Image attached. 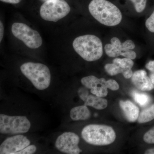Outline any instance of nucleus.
I'll return each mask as SVG.
<instances>
[{"instance_id":"6e6552de","label":"nucleus","mask_w":154,"mask_h":154,"mask_svg":"<svg viewBox=\"0 0 154 154\" xmlns=\"http://www.w3.org/2000/svg\"><path fill=\"white\" fill-rule=\"evenodd\" d=\"M110 42L111 44H106L105 46V51L108 56L114 57L122 56L131 60L136 57V53L132 51L135 45L132 40L128 39L122 43L119 38L115 37L111 38Z\"/></svg>"},{"instance_id":"dca6fc26","label":"nucleus","mask_w":154,"mask_h":154,"mask_svg":"<svg viewBox=\"0 0 154 154\" xmlns=\"http://www.w3.org/2000/svg\"><path fill=\"white\" fill-rule=\"evenodd\" d=\"M85 105L94 107L97 110H102L106 108L108 102L106 99L102 97L89 95L85 102Z\"/></svg>"},{"instance_id":"9d476101","label":"nucleus","mask_w":154,"mask_h":154,"mask_svg":"<svg viewBox=\"0 0 154 154\" xmlns=\"http://www.w3.org/2000/svg\"><path fill=\"white\" fill-rule=\"evenodd\" d=\"M134 63L132 60L125 57L124 58H116L113 60V63L105 65L104 68L108 75L111 76L121 73L126 79L131 78L133 72L131 68Z\"/></svg>"},{"instance_id":"39448f33","label":"nucleus","mask_w":154,"mask_h":154,"mask_svg":"<svg viewBox=\"0 0 154 154\" xmlns=\"http://www.w3.org/2000/svg\"><path fill=\"white\" fill-rule=\"evenodd\" d=\"M70 11V7L65 0H48L42 5L39 14L45 21L56 22L67 16Z\"/></svg>"},{"instance_id":"b1692460","label":"nucleus","mask_w":154,"mask_h":154,"mask_svg":"<svg viewBox=\"0 0 154 154\" xmlns=\"http://www.w3.org/2000/svg\"><path fill=\"white\" fill-rule=\"evenodd\" d=\"M146 68L150 72L149 78L154 85V60L150 61L146 65Z\"/></svg>"},{"instance_id":"0eeeda50","label":"nucleus","mask_w":154,"mask_h":154,"mask_svg":"<svg viewBox=\"0 0 154 154\" xmlns=\"http://www.w3.org/2000/svg\"><path fill=\"white\" fill-rule=\"evenodd\" d=\"M11 30L15 37L29 48L36 49L42 44V38L38 31L24 23L15 22L12 25Z\"/></svg>"},{"instance_id":"f257e3e1","label":"nucleus","mask_w":154,"mask_h":154,"mask_svg":"<svg viewBox=\"0 0 154 154\" xmlns=\"http://www.w3.org/2000/svg\"><path fill=\"white\" fill-rule=\"evenodd\" d=\"M88 9L94 18L106 26H116L122 19V15L119 9L107 0H92Z\"/></svg>"},{"instance_id":"c85d7f7f","label":"nucleus","mask_w":154,"mask_h":154,"mask_svg":"<svg viewBox=\"0 0 154 154\" xmlns=\"http://www.w3.org/2000/svg\"><path fill=\"white\" fill-rule=\"evenodd\" d=\"M41 1H43V2H45L46 1H48V0H41Z\"/></svg>"},{"instance_id":"cd10ccee","label":"nucleus","mask_w":154,"mask_h":154,"mask_svg":"<svg viewBox=\"0 0 154 154\" xmlns=\"http://www.w3.org/2000/svg\"><path fill=\"white\" fill-rule=\"evenodd\" d=\"M146 154H154V148L149 149L145 152Z\"/></svg>"},{"instance_id":"393cba45","label":"nucleus","mask_w":154,"mask_h":154,"mask_svg":"<svg viewBox=\"0 0 154 154\" xmlns=\"http://www.w3.org/2000/svg\"><path fill=\"white\" fill-rule=\"evenodd\" d=\"M78 94L80 98L83 101L85 102L87 99L88 96H89V93L88 90H87V88H79L78 90Z\"/></svg>"},{"instance_id":"1a4fd4ad","label":"nucleus","mask_w":154,"mask_h":154,"mask_svg":"<svg viewBox=\"0 0 154 154\" xmlns=\"http://www.w3.org/2000/svg\"><path fill=\"white\" fill-rule=\"evenodd\" d=\"M80 138L75 133L66 132L57 139L55 147L59 151L68 154H79L82 152L79 147Z\"/></svg>"},{"instance_id":"a211bd4d","label":"nucleus","mask_w":154,"mask_h":154,"mask_svg":"<svg viewBox=\"0 0 154 154\" xmlns=\"http://www.w3.org/2000/svg\"><path fill=\"white\" fill-rule=\"evenodd\" d=\"M132 96L134 101L142 107L146 106L150 102V98L147 94L134 91Z\"/></svg>"},{"instance_id":"f03ea898","label":"nucleus","mask_w":154,"mask_h":154,"mask_svg":"<svg viewBox=\"0 0 154 154\" xmlns=\"http://www.w3.org/2000/svg\"><path fill=\"white\" fill-rule=\"evenodd\" d=\"M72 46L75 52L87 61L98 60L103 55L102 41L95 35L78 36L73 42Z\"/></svg>"},{"instance_id":"aec40b11","label":"nucleus","mask_w":154,"mask_h":154,"mask_svg":"<svg viewBox=\"0 0 154 154\" xmlns=\"http://www.w3.org/2000/svg\"><path fill=\"white\" fill-rule=\"evenodd\" d=\"M143 140L146 143L154 144V127L146 133L143 136Z\"/></svg>"},{"instance_id":"f8f14e48","label":"nucleus","mask_w":154,"mask_h":154,"mask_svg":"<svg viewBox=\"0 0 154 154\" xmlns=\"http://www.w3.org/2000/svg\"><path fill=\"white\" fill-rule=\"evenodd\" d=\"M106 82L104 78L98 79L93 75L84 77L81 79L82 84L88 89H91L92 94L101 97H105L108 94Z\"/></svg>"},{"instance_id":"ddd939ff","label":"nucleus","mask_w":154,"mask_h":154,"mask_svg":"<svg viewBox=\"0 0 154 154\" xmlns=\"http://www.w3.org/2000/svg\"><path fill=\"white\" fill-rule=\"evenodd\" d=\"M131 82L138 90L143 91H150L154 89V85L144 70H139L133 73Z\"/></svg>"},{"instance_id":"412c9836","label":"nucleus","mask_w":154,"mask_h":154,"mask_svg":"<svg viewBox=\"0 0 154 154\" xmlns=\"http://www.w3.org/2000/svg\"><path fill=\"white\" fill-rule=\"evenodd\" d=\"M146 27L152 33H154V11L150 17L146 20Z\"/></svg>"},{"instance_id":"a878e982","label":"nucleus","mask_w":154,"mask_h":154,"mask_svg":"<svg viewBox=\"0 0 154 154\" xmlns=\"http://www.w3.org/2000/svg\"><path fill=\"white\" fill-rule=\"evenodd\" d=\"M4 35V26L3 22H0V42H2Z\"/></svg>"},{"instance_id":"4468645a","label":"nucleus","mask_w":154,"mask_h":154,"mask_svg":"<svg viewBox=\"0 0 154 154\" xmlns=\"http://www.w3.org/2000/svg\"><path fill=\"white\" fill-rule=\"evenodd\" d=\"M119 106L123 111L127 120L129 122L136 121L139 116V109L129 100L119 102Z\"/></svg>"},{"instance_id":"f3484780","label":"nucleus","mask_w":154,"mask_h":154,"mask_svg":"<svg viewBox=\"0 0 154 154\" xmlns=\"http://www.w3.org/2000/svg\"><path fill=\"white\" fill-rule=\"evenodd\" d=\"M154 119V104L142 111L139 114L137 121L139 123H144Z\"/></svg>"},{"instance_id":"4be33fe9","label":"nucleus","mask_w":154,"mask_h":154,"mask_svg":"<svg viewBox=\"0 0 154 154\" xmlns=\"http://www.w3.org/2000/svg\"><path fill=\"white\" fill-rule=\"evenodd\" d=\"M37 150L36 147L34 145H29L25 149L18 152L16 154H32L36 152Z\"/></svg>"},{"instance_id":"5701e85b","label":"nucleus","mask_w":154,"mask_h":154,"mask_svg":"<svg viewBox=\"0 0 154 154\" xmlns=\"http://www.w3.org/2000/svg\"><path fill=\"white\" fill-rule=\"evenodd\" d=\"M106 87L107 88L113 91H116L119 89V85L118 83L113 79H110L106 81Z\"/></svg>"},{"instance_id":"6ab92c4d","label":"nucleus","mask_w":154,"mask_h":154,"mask_svg":"<svg viewBox=\"0 0 154 154\" xmlns=\"http://www.w3.org/2000/svg\"><path fill=\"white\" fill-rule=\"evenodd\" d=\"M131 1L137 13H141L145 9L147 0H130Z\"/></svg>"},{"instance_id":"2eb2a0df","label":"nucleus","mask_w":154,"mask_h":154,"mask_svg":"<svg viewBox=\"0 0 154 154\" xmlns=\"http://www.w3.org/2000/svg\"><path fill=\"white\" fill-rule=\"evenodd\" d=\"M91 116L90 110L85 105L73 107L70 111V116L74 121L87 120Z\"/></svg>"},{"instance_id":"7ed1b4c3","label":"nucleus","mask_w":154,"mask_h":154,"mask_svg":"<svg viewBox=\"0 0 154 154\" xmlns=\"http://www.w3.org/2000/svg\"><path fill=\"white\" fill-rule=\"evenodd\" d=\"M20 70L37 90L43 91L50 85L51 75L48 67L37 63L27 62L20 67Z\"/></svg>"},{"instance_id":"20e7f679","label":"nucleus","mask_w":154,"mask_h":154,"mask_svg":"<svg viewBox=\"0 0 154 154\" xmlns=\"http://www.w3.org/2000/svg\"><path fill=\"white\" fill-rule=\"evenodd\" d=\"M82 136L86 142L95 146H106L113 143L116 138L111 127L103 125L91 124L83 128Z\"/></svg>"},{"instance_id":"9b49d317","label":"nucleus","mask_w":154,"mask_h":154,"mask_svg":"<svg viewBox=\"0 0 154 154\" xmlns=\"http://www.w3.org/2000/svg\"><path fill=\"white\" fill-rule=\"evenodd\" d=\"M30 140L25 136L18 134L6 139L0 146V154H16L30 145Z\"/></svg>"},{"instance_id":"bb28decb","label":"nucleus","mask_w":154,"mask_h":154,"mask_svg":"<svg viewBox=\"0 0 154 154\" xmlns=\"http://www.w3.org/2000/svg\"><path fill=\"white\" fill-rule=\"evenodd\" d=\"M3 2L9 3L11 4H18L21 2L22 0H0Z\"/></svg>"},{"instance_id":"423d86ee","label":"nucleus","mask_w":154,"mask_h":154,"mask_svg":"<svg viewBox=\"0 0 154 154\" xmlns=\"http://www.w3.org/2000/svg\"><path fill=\"white\" fill-rule=\"evenodd\" d=\"M31 124L25 116H10L0 114V133L4 134H18L29 131Z\"/></svg>"}]
</instances>
